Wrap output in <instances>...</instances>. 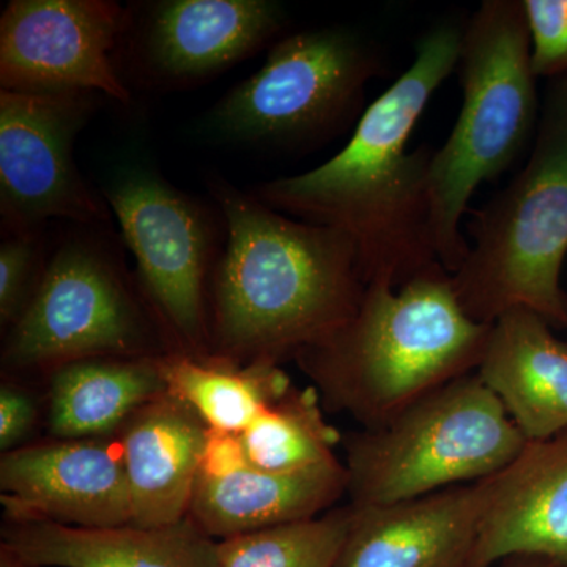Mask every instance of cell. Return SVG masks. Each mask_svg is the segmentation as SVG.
Here are the masks:
<instances>
[{"mask_svg":"<svg viewBox=\"0 0 567 567\" xmlns=\"http://www.w3.org/2000/svg\"><path fill=\"white\" fill-rule=\"evenodd\" d=\"M464 29L432 25L416 43L415 61L358 121L349 144L308 173L254 188L274 210L341 230L357 246L365 286L401 289L440 270L429 227V145L406 152L434 93L457 69Z\"/></svg>","mask_w":567,"mask_h":567,"instance_id":"1","label":"cell"},{"mask_svg":"<svg viewBox=\"0 0 567 567\" xmlns=\"http://www.w3.org/2000/svg\"><path fill=\"white\" fill-rule=\"evenodd\" d=\"M207 186L226 226L210 282V353L279 364L354 315L365 282L352 238L276 212L219 175Z\"/></svg>","mask_w":567,"mask_h":567,"instance_id":"2","label":"cell"},{"mask_svg":"<svg viewBox=\"0 0 567 567\" xmlns=\"http://www.w3.org/2000/svg\"><path fill=\"white\" fill-rule=\"evenodd\" d=\"M491 330L466 315L440 268L401 289L369 284L354 315L295 360L324 410L372 427L476 372Z\"/></svg>","mask_w":567,"mask_h":567,"instance_id":"3","label":"cell"},{"mask_svg":"<svg viewBox=\"0 0 567 567\" xmlns=\"http://www.w3.org/2000/svg\"><path fill=\"white\" fill-rule=\"evenodd\" d=\"M462 106L429 173L432 248L447 274L470 252L461 223L484 182L506 173L535 142L540 106L522 0H486L464 28L457 69Z\"/></svg>","mask_w":567,"mask_h":567,"instance_id":"4","label":"cell"},{"mask_svg":"<svg viewBox=\"0 0 567 567\" xmlns=\"http://www.w3.org/2000/svg\"><path fill=\"white\" fill-rule=\"evenodd\" d=\"M468 234L475 244L451 275L466 315L494 323L528 309L551 328H567V74L548 84L528 163L472 212Z\"/></svg>","mask_w":567,"mask_h":567,"instance_id":"5","label":"cell"},{"mask_svg":"<svg viewBox=\"0 0 567 567\" xmlns=\"http://www.w3.org/2000/svg\"><path fill=\"white\" fill-rule=\"evenodd\" d=\"M347 496L385 506L477 483L527 445L476 372L458 377L372 427L342 436Z\"/></svg>","mask_w":567,"mask_h":567,"instance_id":"6","label":"cell"},{"mask_svg":"<svg viewBox=\"0 0 567 567\" xmlns=\"http://www.w3.org/2000/svg\"><path fill=\"white\" fill-rule=\"evenodd\" d=\"M382 71L375 44L353 29L292 33L212 107L205 132L259 151H312L363 117L365 85Z\"/></svg>","mask_w":567,"mask_h":567,"instance_id":"7","label":"cell"},{"mask_svg":"<svg viewBox=\"0 0 567 567\" xmlns=\"http://www.w3.org/2000/svg\"><path fill=\"white\" fill-rule=\"evenodd\" d=\"M173 352L104 226L74 224L51 249L32 303L7 331L3 364L52 371L95 357Z\"/></svg>","mask_w":567,"mask_h":567,"instance_id":"8","label":"cell"},{"mask_svg":"<svg viewBox=\"0 0 567 567\" xmlns=\"http://www.w3.org/2000/svg\"><path fill=\"white\" fill-rule=\"evenodd\" d=\"M103 197L136 257L142 295L173 352L210 353V282L226 244L221 212L145 167H128Z\"/></svg>","mask_w":567,"mask_h":567,"instance_id":"9","label":"cell"},{"mask_svg":"<svg viewBox=\"0 0 567 567\" xmlns=\"http://www.w3.org/2000/svg\"><path fill=\"white\" fill-rule=\"evenodd\" d=\"M100 96L0 91L2 235L47 230L51 219L110 224V205L85 183L73 156Z\"/></svg>","mask_w":567,"mask_h":567,"instance_id":"10","label":"cell"},{"mask_svg":"<svg viewBox=\"0 0 567 567\" xmlns=\"http://www.w3.org/2000/svg\"><path fill=\"white\" fill-rule=\"evenodd\" d=\"M115 63L122 80L183 91L251 58L286 24L270 0H155L130 3Z\"/></svg>","mask_w":567,"mask_h":567,"instance_id":"11","label":"cell"},{"mask_svg":"<svg viewBox=\"0 0 567 567\" xmlns=\"http://www.w3.org/2000/svg\"><path fill=\"white\" fill-rule=\"evenodd\" d=\"M126 18L112 0H11L0 17V91L91 92L128 104L115 63Z\"/></svg>","mask_w":567,"mask_h":567,"instance_id":"12","label":"cell"},{"mask_svg":"<svg viewBox=\"0 0 567 567\" xmlns=\"http://www.w3.org/2000/svg\"><path fill=\"white\" fill-rule=\"evenodd\" d=\"M0 502L7 522L80 528L132 524L121 445L107 439H58L2 454Z\"/></svg>","mask_w":567,"mask_h":567,"instance_id":"13","label":"cell"},{"mask_svg":"<svg viewBox=\"0 0 567 567\" xmlns=\"http://www.w3.org/2000/svg\"><path fill=\"white\" fill-rule=\"evenodd\" d=\"M483 491L472 567L513 555L567 567V431L527 442Z\"/></svg>","mask_w":567,"mask_h":567,"instance_id":"14","label":"cell"},{"mask_svg":"<svg viewBox=\"0 0 567 567\" xmlns=\"http://www.w3.org/2000/svg\"><path fill=\"white\" fill-rule=\"evenodd\" d=\"M483 496L477 481L393 505L352 506L334 567H472Z\"/></svg>","mask_w":567,"mask_h":567,"instance_id":"15","label":"cell"},{"mask_svg":"<svg viewBox=\"0 0 567 567\" xmlns=\"http://www.w3.org/2000/svg\"><path fill=\"white\" fill-rule=\"evenodd\" d=\"M207 431L203 417L169 393L123 425L118 445L132 494L130 525L167 527L188 517Z\"/></svg>","mask_w":567,"mask_h":567,"instance_id":"16","label":"cell"},{"mask_svg":"<svg viewBox=\"0 0 567 567\" xmlns=\"http://www.w3.org/2000/svg\"><path fill=\"white\" fill-rule=\"evenodd\" d=\"M476 374L527 442L567 431V344L543 317L514 309L496 319Z\"/></svg>","mask_w":567,"mask_h":567,"instance_id":"17","label":"cell"},{"mask_svg":"<svg viewBox=\"0 0 567 567\" xmlns=\"http://www.w3.org/2000/svg\"><path fill=\"white\" fill-rule=\"evenodd\" d=\"M0 546L37 567H219L218 540L189 517L156 528L7 522Z\"/></svg>","mask_w":567,"mask_h":567,"instance_id":"18","label":"cell"},{"mask_svg":"<svg viewBox=\"0 0 567 567\" xmlns=\"http://www.w3.org/2000/svg\"><path fill=\"white\" fill-rule=\"evenodd\" d=\"M347 495L344 462L300 472L249 465L219 480L197 477L188 517L215 540L322 516Z\"/></svg>","mask_w":567,"mask_h":567,"instance_id":"19","label":"cell"},{"mask_svg":"<svg viewBox=\"0 0 567 567\" xmlns=\"http://www.w3.org/2000/svg\"><path fill=\"white\" fill-rule=\"evenodd\" d=\"M159 357L84 358L52 369L51 434L61 440L118 434L137 410L167 393Z\"/></svg>","mask_w":567,"mask_h":567,"instance_id":"20","label":"cell"},{"mask_svg":"<svg viewBox=\"0 0 567 567\" xmlns=\"http://www.w3.org/2000/svg\"><path fill=\"white\" fill-rule=\"evenodd\" d=\"M167 393L212 429L245 432L293 386L281 365L237 363L218 354L167 352L158 358Z\"/></svg>","mask_w":567,"mask_h":567,"instance_id":"21","label":"cell"},{"mask_svg":"<svg viewBox=\"0 0 567 567\" xmlns=\"http://www.w3.org/2000/svg\"><path fill=\"white\" fill-rule=\"evenodd\" d=\"M324 412L315 386L290 388L241 432L249 464L267 472H300L338 461L342 435Z\"/></svg>","mask_w":567,"mask_h":567,"instance_id":"22","label":"cell"},{"mask_svg":"<svg viewBox=\"0 0 567 567\" xmlns=\"http://www.w3.org/2000/svg\"><path fill=\"white\" fill-rule=\"evenodd\" d=\"M352 505L322 516L219 540V567H334L352 525Z\"/></svg>","mask_w":567,"mask_h":567,"instance_id":"23","label":"cell"},{"mask_svg":"<svg viewBox=\"0 0 567 567\" xmlns=\"http://www.w3.org/2000/svg\"><path fill=\"white\" fill-rule=\"evenodd\" d=\"M47 230L3 234L0 244V324L10 330L32 303L47 271Z\"/></svg>","mask_w":567,"mask_h":567,"instance_id":"24","label":"cell"},{"mask_svg":"<svg viewBox=\"0 0 567 567\" xmlns=\"http://www.w3.org/2000/svg\"><path fill=\"white\" fill-rule=\"evenodd\" d=\"M536 78L567 74V0H522Z\"/></svg>","mask_w":567,"mask_h":567,"instance_id":"25","label":"cell"},{"mask_svg":"<svg viewBox=\"0 0 567 567\" xmlns=\"http://www.w3.org/2000/svg\"><path fill=\"white\" fill-rule=\"evenodd\" d=\"M39 404L28 390L13 383L0 386V451L2 454L22 446L39 421Z\"/></svg>","mask_w":567,"mask_h":567,"instance_id":"26","label":"cell"},{"mask_svg":"<svg viewBox=\"0 0 567 567\" xmlns=\"http://www.w3.org/2000/svg\"><path fill=\"white\" fill-rule=\"evenodd\" d=\"M249 465L251 464L241 434L208 427L199 476L219 480L241 472Z\"/></svg>","mask_w":567,"mask_h":567,"instance_id":"27","label":"cell"},{"mask_svg":"<svg viewBox=\"0 0 567 567\" xmlns=\"http://www.w3.org/2000/svg\"><path fill=\"white\" fill-rule=\"evenodd\" d=\"M487 567H559L557 563L540 557H529V555H513L499 559L494 565Z\"/></svg>","mask_w":567,"mask_h":567,"instance_id":"28","label":"cell"},{"mask_svg":"<svg viewBox=\"0 0 567 567\" xmlns=\"http://www.w3.org/2000/svg\"><path fill=\"white\" fill-rule=\"evenodd\" d=\"M0 567H37L14 554L9 547L0 546Z\"/></svg>","mask_w":567,"mask_h":567,"instance_id":"29","label":"cell"}]
</instances>
